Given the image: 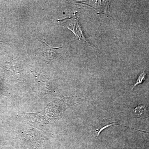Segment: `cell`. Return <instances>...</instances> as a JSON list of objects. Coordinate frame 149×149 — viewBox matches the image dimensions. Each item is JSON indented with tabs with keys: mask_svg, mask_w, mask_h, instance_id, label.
<instances>
[{
	"mask_svg": "<svg viewBox=\"0 0 149 149\" xmlns=\"http://www.w3.org/2000/svg\"><path fill=\"white\" fill-rule=\"evenodd\" d=\"M87 5L93 8L99 13H102L105 15H109V2L108 1H89Z\"/></svg>",
	"mask_w": 149,
	"mask_h": 149,
	"instance_id": "obj_3",
	"label": "cell"
},
{
	"mask_svg": "<svg viewBox=\"0 0 149 149\" xmlns=\"http://www.w3.org/2000/svg\"><path fill=\"white\" fill-rule=\"evenodd\" d=\"M146 74L145 72H143L142 73H141L140 75H139V77L136 80V83L133 85V87H132V90H133L134 88L136 87L137 85L141 84L144 81H145L146 79Z\"/></svg>",
	"mask_w": 149,
	"mask_h": 149,
	"instance_id": "obj_6",
	"label": "cell"
},
{
	"mask_svg": "<svg viewBox=\"0 0 149 149\" xmlns=\"http://www.w3.org/2000/svg\"><path fill=\"white\" fill-rule=\"evenodd\" d=\"M146 109L147 106L141 105L132 110V113L136 117L143 118L146 117L145 114L146 111Z\"/></svg>",
	"mask_w": 149,
	"mask_h": 149,
	"instance_id": "obj_5",
	"label": "cell"
},
{
	"mask_svg": "<svg viewBox=\"0 0 149 149\" xmlns=\"http://www.w3.org/2000/svg\"><path fill=\"white\" fill-rule=\"evenodd\" d=\"M17 64L15 63L10 62L7 65V66H6L7 69L8 70H10L12 72H14L15 73H16L17 72V69L15 68V67H17Z\"/></svg>",
	"mask_w": 149,
	"mask_h": 149,
	"instance_id": "obj_7",
	"label": "cell"
},
{
	"mask_svg": "<svg viewBox=\"0 0 149 149\" xmlns=\"http://www.w3.org/2000/svg\"><path fill=\"white\" fill-rule=\"evenodd\" d=\"M40 47L45 61L49 63H52L54 59L55 58L57 53V50L61 48V47H53L49 45L43 40L40 44Z\"/></svg>",
	"mask_w": 149,
	"mask_h": 149,
	"instance_id": "obj_2",
	"label": "cell"
},
{
	"mask_svg": "<svg viewBox=\"0 0 149 149\" xmlns=\"http://www.w3.org/2000/svg\"><path fill=\"white\" fill-rule=\"evenodd\" d=\"M77 12L74 13L73 15L70 17L66 18L64 19L58 20V22L63 26L66 27L68 29L72 31L75 37L80 41H82L84 44L93 47L91 44L85 39L83 30L81 28L79 22Z\"/></svg>",
	"mask_w": 149,
	"mask_h": 149,
	"instance_id": "obj_1",
	"label": "cell"
},
{
	"mask_svg": "<svg viewBox=\"0 0 149 149\" xmlns=\"http://www.w3.org/2000/svg\"><path fill=\"white\" fill-rule=\"evenodd\" d=\"M32 72L35 75L36 80L43 91L49 93L52 92V84L48 78L44 75L38 74L37 72L34 71H32Z\"/></svg>",
	"mask_w": 149,
	"mask_h": 149,
	"instance_id": "obj_4",
	"label": "cell"
}]
</instances>
